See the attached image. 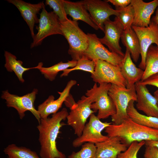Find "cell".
<instances>
[{
  "label": "cell",
  "mask_w": 158,
  "mask_h": 158,
  "mask_svg": "<svg viewBox=\"0 0 158 158\" xmlns=\"http://www.w3.org/2000/svg\"><path fill=\"white\" fill-rule=\"evenodd\" d=\"M77 61L71 60L67 62L61 61L51 66L44 67L42 66L43 63L40 62L35 68L38 69L45 78L51 81L54 80L58 73L60 71L68 69L69 67H74L76 65Z\"/></svg>",
  "instance_id": "d4e9b609"
},
{
  "label": "cell",
  "mask_w": 158,
  "mask_h": 158,
  "mask_svg": "<svg viewBox=\"0 0 158 158\" xmlns=\"http://www.w3.org/2000/svg\"><path fill=\"white\" fill-rule=\"evenodd\" d=\"M144 158H158V149L154 147L145 145Z\"/></svg>",
  "instance_id": "d6a6232c"
},
{
  "label": "cell",
  "mask_w": 158,
  "mask_h": 158,
  "mask_svg": "<svg viewBox=\"0 0 158 158\" xmlns=\"http://www.w3.org/2000/svg\"><path fill=\"white\" fill-rule=\"evenodd\" d=\"M84 6L89 12L91 18L95 25L104 32V23L112 15L117 16L118 11L114 9L106 1L84 0Z\"/></svg>",
  "instance_id": "7c38bea8"
},
{
  "label": "cell",
  "mask_w": 158,
  "mask_h": 158,
  "mask_svg": "<svg viewBox=\"0 0 158 158\" xmlns=\"http://www.w3.org/2000/svg\"><path fill=\"white\" fill-rule=\"evenodd\" d=\"M76 83L77 81L75 80H70L67 83L62 92H58L60 95L57 99L55 100L54 96L50 95L45 101L40 104L38 107L37 110L40 118H47L50 114L58 112L70 94L71 90Z\"/></svg>",
  "instance_id": "2e32d148"
},
{
  "label": "cell",
  "mask_w": 158,
  "mask_h": 158,
  "mask_svg": "<svg viewBox=\"0 0 158 158\" xmlns=\"http://www.w3.org/2000/svg\"><path fill=\"white\" fill-rule=\"evenodd\" d=\"M120 67L126 82V88H130L141 81L144 71L136 66L131 59L130 52L126 49Z\"/></svg>",
  "instance_id": "ffe728a7"
},
{
  "label": "cell",
  "mask_w": 158,
  "mask_h": 158,
  "mask_svg": "<svg viewBox=\"0 0 158 158\" xmlns=\"http://www.w3.org/2000/svg\"><path fill=\"white\" fill-rule=\"evenodd\" d=\"M9 3L15 6L20 13L21 16L28 25L33 38L35 36L34 27L35 23H38L39 19L37 16L40 11L45 5L43 1L32 4L22 0H7Z\"/></svg>",
  "instance_id": "ac0fdd59"
},
{
  "label": "cell",
  "mask_w": 158,
  "mask_h": 158,
  "mask_svg": "<svg viewBox=\"0 0 158 158\" xmlns=\"http://www.w3.org/2000/svg\"><path fill=\"white\" fill-rule=\"evenodd\" d=\"M4 56L5 62L4 67L9 72H14L19 80L23 83L25 80L23 78V75L25 71L33 68L35 67L27 68L23 66V62L17 59L16 56L7 51H4Z\"/></svg>",
  "instance_id": "cb8c5ba5"
},
{
  "label": "cell",
  "mask_w": 158,
  "mask_h": 158,
  "mask_svg": "<svg viewBox=\"0 0 158 158\" xmlns=\"http://www.w3.org/2000/svg\"><path fill=\"white\" fill-rule=\"evenodd\" d=\"M93 103L90 97L83 95L70 109L66 118L67 124L72 128L78 137L81 136L87 119L94 113L91 108Z\"/></svg>",
  "instance_id": "52a82bcc"
},
{
  "label": "cell",
  "mask_w": 158,
  "mask_h": 158,
  "mask_svg": "<svg viewBox=\"0 0 158 158\" xmlns=\"http://www.w3.org/2000/svg\"><path fill=\"white\" fill-rule=\"evenodd\" d=\"M63 0H46L45 4L53 10V12L58 16L60 22H63L68 19L64 9Z\"/></svg>",
  "instance_id": "4dcf8cb0"
},
{
  "label": "cell",
  "mask_w": 158,
  "mask_h": 158,
  "mask_svg": "<svg viewBox=\"0 0 158 158\" xmlns=\"http://www.w3.org/2000/svg\"><path fill=\"white\" fill-rule=\"evenodd\" d=\"M39 23L37 28L38 32L33 38L31 48L41 45L43 40L50 35L57 34L62 35L58 16L53 11L47 12L45 5L40 14Z\"/></svg>",
  "instance_id": "ba28073f"
},
{
  "label": "cell",
  "mask_w": 158,
  "mask_h": 158,
  "mask_svg": "<svg viewBox=\"0 0 158 158\" xmlns=\"http://www.w3.org/2000/svg\"><path fill=\"white\" fill-rule=\"evenodd\" d=\"M151 20L156 23L158 26V7L156 11L155 14Z\"/></svg>",
  "instance_id": "74e56055"
},
{
  "label": "cell",
  "mask_w": 158,
  "mask_h": 158,
  "mask_svg": "<svg viewBox=\"0 0 158 158\" xmlns=\"http://www.w3.org/2000/svg\"><path fill=\"white\" fill-rule=\"evenodd\" d=\"M138 82L146 86H154L158 88V73L151 76L143 81H140Z\"/></svg>",
  "instance_id": "836d02e7"
},
{
  "label": "cell",
  "mask_w": 158,
  "mask_h": 158,
  "mask_svg": "<svg viewBox=\"0 0 158 158\" xmlns=\"http://www.w3.org/2000/svg\"><path fill=\"white\" fill-rule=\"evenodd\" d=\"M38 92V90L34 88L31 92L20 96L11 94L8 90H6L2 91L1 98L5 101L8 107L13 108L16 110L20 119H23L25 117V112L28 111L32 113L39 123L41 118L34 106Z\"/></svg>",
  "instance_id": "8992f818"
},
{
  "label": "cell",
  "mask_w": 158,
  "mask_h": 158,
  "mask_svg": "<svg viewBox=\"0 0 158 158\" xmlns=\"http://www.w3.org/2000/svg\"><path fill=\"white\" fill-rule=\"evenodd\" d=\"M91 77L96 83H110L126 87V81L122 75L119 66L101 60L96 61L95 71Z\"/></svg>",
  "instance_id": "30bf717a"
},
{
  "label": "cell",
  "mask_w": 158,
  "mask_h": 158,
  "mask_svg": "<svg viewBox=\"0 0 158 158\" xmlns=\"http://www.w3.org/2000/svg\"><path fill=\"white\" fill-rule=\"evenodd\" d=\"M108 2H110L116 8L126 7L131 3L132 0H108Z\"/></svg>",
  "instance_id": "e575fe53"
},
{
  "label": "cell",
  "mask_w": 158,
  "mask_h": 158,
  "mask_svg": "<svg viewBox=\"0 0 158 158\" xmlns=\"http://www.w3.org/2000/svg\"><path fill=\"white\" fill-rule=\"evenodd\" d=\"M104 36L99 38L100 42L108 47L110 51L124 56L119 42L124 31L122 25L115 17L114 21L109 19L104 23Z\"/></svg>",
  "instance_id": "5bb4252c"
},
{
  "label": "cell",
  "mask_w": 158,
  "mask_h": 158,
  "mask_svg": "<svg viewBox=\"0 0 158 158\" xmlns=\"http://www.w3.org/2000/svg\"><path fill=\"white\" fill-rule=\"evenodd\" d=\"M87 35L88 44L84 55L91 60H101L120 66L124 56L108 50L95 34L87 33Z\"/></svg>",
  "instance_id": "8fae6325"
},
{
  "label": "cell",
  "mask_w": 158,
  "mask_h": 158,
  "mask_svg": "<svg viewBox=\"0 0 158 158\" xmlns=\"http://www.w3.org/2000/svg\"><path fill=\"white\" fill-rule=\"evenodd\" d=\"M145 143V141L133 142L126 151L118 154L117 158H138V153Z\"/></svg>",
  "instance_id": "1f68e13d"
},
{
  "label": "cell",
  "mask_w": 158,
  "mask_h": 158,
  "mask_svg": "<svg viewBox=\"0 0 158 158\" xmlns=\"http://www.w3.org/2000/svg\"><path fill=\"white\" fill-rule=\"evenodd\" d=\"M96 64V61L90 60L84 55L77 61L76 64L74 67L63 71L61 77L67 76L71 71L77 70H82L93 74L95 71Z\"/></svg>",
  "instance_id": "83f0119b"
},
{
  "label": "cell",
  "mask_w": 158,
  "mask_h": 158,
  "mask_svg": "<svg viewBox=\"0 0 158 158\" xmlns=\"http://www.w3.org/2000/svg\"><path fill=\"white\" fill-rule=\"evenodd\" d=\"M97 116L92 114L89 121L86 124L80 136L78 137L73 142L74 147H78L86 142L96 144L104 141L109 137L102 133V131L111 123V122H102Z\"/></svg>",
  "instance_id": "9c48e42d"
},
{
  "label": "cell",
  "mask_w": 158,
  "mask_h": 158,
  "mask_svg": "<svg viewBox=\"0 0 158 158\" xmlns=\"http://www.w3.org/2000/svg\"><path fill=\"white\" fill-rule=\"evenodd\" d=\"M66 106L71 109L76 103L73 97L70 94L64 102Z\"/></svg>",
  "instance_id": "d590c367"
},
{
  "label": "cell",
  "mask_w": 158,
  "mask_h": 158,
  "mask_svg": "<svg viewBox=\"0 0 158 158\" xmlns=\"http://www.w3.org/2000/svg\"><path fill=\"white\" fill-rule=\"evenodd\" d=\"M154 96L155 97L157 102L158 105V89L156 90L154 93Z\"/></svg>",
  "instance_id": "f35d334b"
},
{
  "label": "cell",
  "mask_w": 158,
  "mask_h": 158,
  "mask_svg": "<svg viewBox=\"0 0 158 158\" xmlns=\"http://www.w3.org/2000/svg\"><path fill=\"white\" fill-rule=\"evenodd\" d=\"M60 23L62 35L69 44L68 53L72 60L77 61L84 55L87 48V35L79 28L77 21L68 19Z\"/></svg>",
  "instance_id": "3957f363"
},
{
  "label": "cell",
  "mask_w": 158,
  "mask_h": 158,
  "mask_svg": "<svg viewBox=\"0 0 158 158\" xmlns=\"http://www.w3.org/2000/svg\"><path fill=\"white\" fill-rule=\"evenodd\" d=\"M111 85L110 83H103L98 86L95 83L85 93L86 96L91 98L93 103L91 108L94 112L98 111L97 116L100 119L111 117L116 113L115 105L108 94Z\"/></svg>",
  "instance_id": "277c9868"
},
{
  "label": "cell",
  "mask_w": 158,
  "mask_h": 158,
  "mask_svg": "<svg viewBox=\"0 0 158 158\" xmlns=\"http://www.w3.org/2000/svg\"><path fill=\"white\" fill-rule=\"evenodd\" d=\"M108 94L113 100L116 109V113L111 117L113 123L118 125L129 117L127 109L130 102L137 101L135 85L130 88L111 84Z\"/></svg>",
  "instance_id": "5b68a950"
},
{
  "label": "cell",
  "mask_w": 158,
  "mask_h": 158,
  "mask_svg": "<svg viewBox=\"0 0 158 158\" xmlns=\"http://www.w3.org/2000/svg\"><path fill=\"white\" fill-rule=\"evenodd\" d=\"M137 95V109L145 115L158 118V105L156 99L150 92L146 85L138 82L135 84Z\"/></svg>",
  "instance_id": "9a60e30c"
},
{
  "label": "cell",
  "mask_w": 158,
  "mask_h": 158,
  "mask_svg": "<svg viewBox=\"0 0 158 158\" xmlns=\"http://www.w3.org/2000/svg\"><path fill=\"white\" fill-rule=\"evenodd\" d=\"M158 73V47L152 44L149 47L146 58V66L140 81H143Z\"/></svg>",
  "instance_id": "484cf974"
},
{
  "label": "cell",
  "mask_w": 158,
  "mask_h": 158,
  "mask_svg": "<svg viewBox=\"0 0 158 158\" xmlns=\"http://www.w3.org/2000/svg\"><path fill=\"white\" fill-rule=\"evenodd\" d=\"M131 4L134 11L132 26L140 27H148L151 16L158 7V0L146 2L142 0H132Z\"/></svg>",
  "instance_id": "e0dca14e"
},
{
  "label": "cell",
  "mask_w": 158,
  "mask_h": 158,
  "mask_svg": "<svg viewBox=\"0 0 158 158\" xmlns=\"http://www.w3.org/2000/svg\"><path fill=\"white\" fill-rule=\"evenodd\" d=\"M63 2L66 15L71 16L73 20H82L95 30L99 29L92 21L83 1L74 2L63 0Z\"/></svg>",
  "instance_id": "44dd1931"
},
{
  "label": "cell",
  "mask_w": 158,
  "mask_h": 158,
  "mask_svg": "<svg viewBox=\"0 0 158 158\" xmlns=\"http://www.w3.org/2000/svg\"><path fill=\"white\" fill-rule=\"evenodd\" d=\"M145 145L146 146L154 147L158 149V140L145 141Z\"/></svg>",
  "instance_id": "8d00e7d4"
},
{
  "label": "cell",
  "mask_w": 158,
  "mask_h": 158,
  "mask_svg": "<svg viewBox=\"0 0 158 158\" xmlns=\"http://www.w3.org/2000/svg\"><path fill=\"white\" fill-rule=\"evenodd\" d=\"M104 132L109 137H119L128 147L135 141L158 140V129L139 124L130 118L118 125L111 123L105 129Z\"/></svg>",
  "instance_id": "7a4b0ae2"
},
{
  "label": "cell",
  "mask_w": 158,
  "mask_h": 158,
  "mask_svg": "<svg viewBox=\"0 0 158 158\" xmlns=\"http://www.w3.org/2000/svg\"><path fill=\"white\" fill-rule=\"evenodd\" d=\"M116 9L118 11V14L115 17L121 24L124 30L131 28L134 15V9L131 4L126 7Z\"/></svg>",
  "instance_id": "f1b7e54d"
},
{
  "label": "cell",
  "mask_w": 158,
  "mask_h": 158,
  "mask_svg": "<svg viewBox=\"0 0 158 158\" xmlns=\"http://www.w3.org/2000/svg\"><path fill=\"white\" fill-rule=\"evenodd\" d=\"M131 27L136 33L140 43L141 61L139 67L144 70L148 49L153 44H155L158 47V26L151 20L148 27H140L132 26Z\"/></svg>",
  "instance_id": "4fadbf2b"
},
{
  "label": "cell",
  "mask_w": 158,
  "mask_h": 158,
  "mask_svg": "<svg viewBox=\"0 0 158 158\" xmlns=\"http://www.w3.org/2000/svg\"><path fill=\"white\" fill-rule=\"evenodd\" d=\"M121 39L133 61L137 62L140 55V49L138 38L132 27L124 30Z\"/></svg>",
  "instance_id": "7402d4cb"
},
{
  "label": "cell",
  "mask_w": 158,
  "mask_h": 158,
  "mask_svg": "<svg viewBox=\"0 0 158 158\" xmlns=\"http://www.w3.org/2000/svg\"><path fill=\"white\" fill-rule=\"evenodd\" d=\"M97 148L95 144L86 142L82 145L80 150L73 152L68 158H96Z\"/></svg>",
  "instance_id": "f546056e"
},
{
  "label": "cell",
  "mask_w": 158,
  "mask_h": 158,
  "mask_svg": "<svg viewBox=\"0 0 158 158\" xmlns=\"http://www.w3.org/2000/svg\"><path fill=\"white\" fill-rule=\"evenodd\" d=\"M133 100L131 101L127 109L129 117L135 122L148 127L158 129V118L142 114L135 108Z\"/></svg>",
  "instance_id": "603a6c76"
},
{
  "label": "cell",
  "mask_w": 158,
  "mask_h": 158,
  "mask_svg": "<svg viewBox=\"0 0 158 158\" xmlns=\"http://www.w3.org/2000/svg\"><path fill=\"white\" fill-rule=\"evenodd\" d=\"M68 114L67 109L63 108L50 118H41L37 128L39 132V155L41 158H66L65 155L57 149L56 140L64 124L61 121L66 119Z\"/></svg>",
  "instance_id": "6da1fadb"
},
{
  "label": "cell",
  "mask_w": 158,
  "mask_h": 158,
  "mask_svg": "<svg viewBox=\"0 0 158 158\" xmlns=\"http://www.w3.org/2000/svg\"><path fill=\"white\" fill-rule=\"evenodd\" d=\"M96 158H117L118 154L126 151L128 146L117 136L109 137L106 140L95 144Z\"/></svg>",
  "instance_id": "d6986e66"
},
{
  "label": "cell",
  "mask_w": 158,
  "mask_h": 158,
  "mask_svg": "<svg viewBox=\"0 0 158 158\" xmlns=\"http://www.w3.org/2000/svg\"><path fill=\"white\" fill-rule=\"evenodd\" d=\"M4 152L8 158H40L35 152L14 144L8 145L4 149Z\"/></svg>",
  "instance_id": "4316f807"
}]
</instances>
